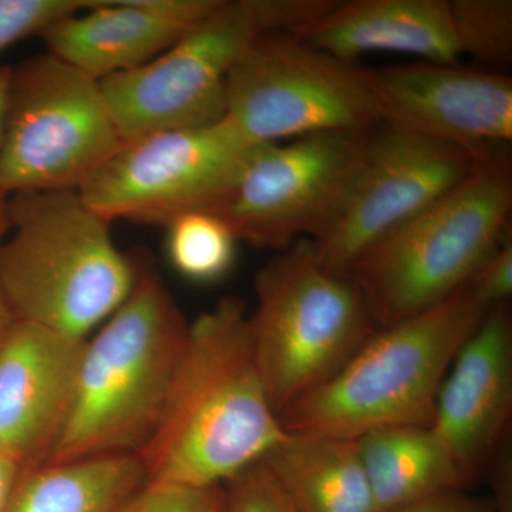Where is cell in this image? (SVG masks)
<instances>
[{
    "instance_id": "obj_1",
    "label": "cell",
    "mask_w": 512,
    "mask_h": 512,
    "mask_svg": "<svg viewBox=\"0 0 512 512\" xmlns=\"http://www.w3.org/2000/svg\"><path fill=\"white\" fill-rule=\"evenodd\" d=\"M284 434L256 363L247 305L221 299L190 323L163 417L138 454L147 483L225 484Z\"/></svg>"
},
{
    "instance_id": "obj_2",
    "label": "cell",
    "mask_w": 512,
    "mask_h": 512,
    "mask_svg": "<svg viewBox=\"0 0 512 512\" xmlns=\"http://www.w3.org/2000/svg\"><path fill=\"white\" fill-rule=\"evenodd\" d=\"M188 330L160 276L138 266L126 301L84 342L72 412L49 463L138 456L163 417Z\"/></svg>"
},
{
    "instance_id": "obj_3",
    "label": "cell",
    "mask_w": 512,
    "mask_h": 512,
    "mask_svg": "<svg viewBox=\"0 0 512 512\" xmlns=\"http://www.w3.org/2000/svg\"><path fill=\"white\" fill-rule=\"evenodd\" d=\"M0 295L13 318L86 340L126 301L138 266L77 191L8 197Z\"/></svg>"
},
{
    "instance_id": "obj_4",
    "label": "cell",
    "mask_w": 512,
    "mask_h": 512,
    "mask_svg": "<svg viewBox=\"0 0 512 512\" xmlns=\"http://www.w3.org/2000/svg\"><path fill=\"white\" fill-rule=\"evenodd\" d=\"M488 309L466 285L439 305L380 328L332 379L279 414L282 427L357 440L389 427L431 426L441 383Z\"/></svg>"
},
{
    "instance_id": "obj_5",
    "label": "cell",
    "mask_w": 512,
    "mask_h": 512,
    "mask_svg": "<svg viewBox=\"0 0 512 512\" xmlns=\"http://www.w3.org/2000/svg\"><path fill=\"white\" fill-rule=\"evenodd\" d=\"M511 210V156L494 147L456 187L366 248L346 276L386 328L463 289L511 231Z\"/></svg>"
},
{
    "instance_id": "obj_6",
    "label": "cell",
    "mask_w": 512,
    "mask_h": 512,
    "mask_svg": "<svg viewBox=\"0 0 512 512\" xmlns=\"http://www.w3.org/2000/svg\"><path fill=\"white\" fill-rule=\"evenodd\" d=\"M335 2L221 0L156 59L100 80L124 143L224 119L229 73L256 37L292 32L319 18Z\"/></svg>"
},
{
    "instance_id": "obj_7",
    "label": "cell",
    "mask_w": 512,
    "mask_h": 512,
    "mask_svg": "<svg viewBox=\"0 0 512 512\" xmlns=\"http://www.w3.org/2000/svg\"><path fill=\"white\" fill-rule=\"evenodd\" d=\"M254 286L252 345L279 417L332 379L380 328L360 289L323 268L309 239L262 266Z\"/></svg>"
},
{
    "instance_id": "obj_8",
    "label": "cell",
    "mask_w": 512,
    "mask_h": 512,
    "mask_svg": "<svg viewBox=\"0 0 512 512\" xmlns=\"http://www.w3.org/2000/svg\"><path fill=\"white\" fill-rule=\"evenodd\" d=\"M123 144L99 80L50 53L12 67L0 195L79 191Z\"/></svg>"
},
{
    "instance_id": "obj_9",
    "label": "cell",
    "mask_w": 512,
    "mask_h": 512,
    "mask_svg": "<svg viewBox=\"0 0 512 512\" xmlns=\"http://www.w3.org/2000/svg\"><path fill=\"white\" fill-rule=\"evenodd\" d=\"M225 117L255 144L382 126L366 67L285 32L256 37L239 57Z\"/></svg>"
},
{
    "instance_id": "obj_10",
    "label": "cell",
    "mask_w": 512,
    "mask_h": 512,
    "mask_svg": "<svg viewBox=\"0 0 512 512\" xmlns=\"http://www.w3.org/2000/svg\"><path fill=\"white\" fill-rule=\"evenodd\" d=\"M370 133H322L259 144L227 200L211 214L238 241L284 251L319 241L338 222L363 161Z\"/></svg>"
},
{
    "instance_id": "obj_11",
    "label": "cell",
    "mask_w": 512,
    "mask_h": 512,
    "mask_svg": "<svg viewBox=\"0 0 512 512\" xmlns=\"http://www.w3.org/2000/svg\"><path fill=\"white\" fill-rule=\"evenodd\" d=\"M256 146L227 117L150 134L124 143L77 192L110 224L167 227L181 215L217 210Z\"/></svg>"
},
{
    "instance_id": "obj_12",
    "label": "cell",
    "mask_w": 512,
    "mask_h": 512,
    "mask_svg": "<svg viewBox=\"0 0 512 512\" xmlns=\"http://www.w3.org/2000/svg\"><path fill=\"white\" fill-rule=\"evenodd\" d=\"M488 150L377 127L338 222L312 242L320 265L346 276L366 248L461 183Z\"/></svg>"
},
{
    "instance_id": "obj_13",
    "label": "cell",
    "mask_w": 512,
    "mask_h": 512,
    "mask_svg": "<svg viewBox=\"0 0 512 512\" xmlns=\"http://www.w3.org/2000/svg\"><path fill=\"white\" fill-rule=\"evenodd\" d=\"M367 79L384 126L473 150L511 143L507 74L419 60L367 69Z\"/></svg>"
},
{
    "instance_id": "obj_14",
    "label": "cell",
    "mask_w": 512,
    "mask_h": 512,
    "mask_svg": "<svg viewBox=\"0 0 512 512\" xmlns=\"http://www.w3.org/2000/svg\"><path fill=\"white\" fill-rule=\"evenodd\" d=\"M86 340L15 319L0 340V454L49 463L72 412Z\"/></svg>"
},
{
    "instance_id": "obj_15",
    "label": "cell",
    "mask_w": 512,
    "mask_h": 512,
    "mask_svg": "<svg viewBox=\"0 0 512 512\" xmlns=\"http://www.w3.org/2000/svg\"><path fill=\"white\" fill-rule=\"evenodd\" d=\"M512 318L507 303L487 315L454 357L437 394L431 429L471 485L510 440Z\"/></svg>"
},
{
    "instance_id": "obj_16",
    "label": "cell",
    "mask_w": 512,
    "mask_h": 512,
    "mask_svg": "<svg viewBox=\"0 0 512 512\" xmlns=\"http://www.w3.org/2000/svg\"><path fill=\"white\" fill-rule=\"evenodd\" d=\"M221 0H92L40 35L47 53L103 80L173 46Z\"/></svg>"
},
{
    "instance_id": "obj_17",
    "label": "cell",
    "mask_w": 512,
    "mask_h": 512,
    "mask_svg": "<svg viewBox=\"0 0 512 512\" xmlns=\"http://www.w3.org/2000/svg\"><path fill=\"white\" fill-rule=\"evenodd\" d=\"M289 33L345 62L376 52L450 64L461 56L448 0H336Z\"/></svg>"
},
{
    "instance_id": "obj_18",
    "label": "cell",
    "mask_w": 512,
    "mask_h": 512,
    "mask_svg": "<svg viewBox=\"0 0 512 512\" xmlns=\"http://www.w3.org/2000/svg\"><path fill=\"white\" fill-rule=\"evenodd\" d=\"M261 461L293 512H376L356 440L285 431Z\"/></svg>"
},
{
    "instance_id": "obj_19",
    "label": "cell",
    "mask_w": 512,
    "mask_h": 512,
    "mask_svg": "<svg viewBox=\"0 0 512 512\" xmlns=\"http://www.w3.org/2000/svg\"><path fill=\"white\" fill-rule=\"evenodd\" d=\"M376 512L466 491V478L431 426L389 427L356 440Z\"/></svg>"
},
{
    "instance_id": "obj_20",
    "label": "cell",
    "mask_w": 512,
    "mask_h": 512,
    "mask_svg": "<svg viewBox=\"0 0 512 512\" xmlns=\"http://www.w3.org/2000/svg\"><path fill=\"white\" fill-rule=\"evenodd\" d=\"M147 483L137 454L23 468L3 512H120Z\"/></svg>"
},
{
    "instance_id": "obj_21",
    "label": "cell",
    "mask_w": 512,
    "mask_h": 512,
    "mask_svg": "<svg viewBox=\"0 0 512 512\" xmlns=\"http://www.w3.org/2000/svg\"><path fill=\"white\" fill-rule=\"evenodd\" d=\"M165 228L171 264L184 278L210 284L231 271L238 239L217 215L191 212Z\"/></svg>"
},
{
    "instance_id": "obj_22",
    "label": "cell",
    "mask_w": 512,
    "mask_h": 512,
    "mask_svg": "<svg viewBox=\"0 0 512 512\" xmlns=\"http://www.w3.org/2000/svg\"><path fill=\"white\" fill-rule=\"evenodd\" d=\"M461 56L505 66L512 62L511 0H450Z\"/></svg>"
},
{
    "instance_id": "obj_23",
    "label": "cell",
    "mask_w": 512,
    "mask_h": 512,
    "mask_svg": "<svg viewBox=\"0 0 512 512\" xmlns=\"http://www.w3.org/2000/svg\"><path fill=\"white\" fill-rule=\"evenodd\" d=\"M92 0H0V52L30 36H40L64 16Z\"/></svg>"
},
{
    "instance_id": "obj_24",
    "label": "cell",
    "mask_w": 512,
    "mask_h": 512,
    "mask_svg": "<svg viewBox=\"0 0 512 512\" xmlns=\"http://www.w3.org/2000/svg\"><path fill=\"white\" fill-rule=\"evenodd\" d=\"M224 485L184 487L146 483L120 512H224Z\"/></svg>"
},
{
    "instance_id": "obj_25",
    "label": "cell",
    "mask_w": 512,
    "mask_h": 512,
    "mask_svg": "<svg viewBox=\"0 0 512 512\" xmlns=\"http://www.w3.org/2000/svg\"><path fill=\"white\" fill-rule=\"evenodd\" d=\"M224 485V512H293L262 461L229 478Z\"/></svg>"
},
{
    "instance_id": "obj_26",
    "label": "cell",
    "mask_w": 512,
    "mask_h": 512,
    "mask_svg": "<svg viewBox=\"0 0 512 512\" xmlns=\"http://www.w3.org/2000/svg\"><path fill=\"white\" fill-rule=\"evenodd\" d=\"M467 286L488 308L508 302L512 293L511 231L488 255Z\"/></svg>"
},
{
    "instance_id": "obj_27",
    "label": "cell",
    "mask_w": 512,
    "mask_h": 512,
    "mask_svg": "<svg viewBox=\"0 0 512 512\" xmlns=\"http://www.w3.org/2000/svg\"><path fill=\"white\" fill-rule=\"evenodd\" d=\"M386 512H495L493 503L487 498L473 497L466 491L437 495L429 500L419 501Z\"/></svg>"
},
{
    "instance_id": "obj_28",
    "label": "cell",
    "mask_w": 512,
    "mask_h": 512,
    "mask_svg": "<svg viewBox=\"0 0 512 512\" xmlns=\"http://www.w3.org/2000/svg\"><path fill=\"white\" fill-rule=\"evenodd\" d=\"M487 473H490L491 484H493V498L490 500L494 511L512 512L510 440L500 448L497 456L491 461Z\"/></svg>"
},
{
    "instance_id": "obj_29",
    "label": "cell",
    "mask_w": 512,
    "mask_h": 512,
    "mask_svg": "<svg viewBox=\"0 0 512 512\" xmlns=\"http://www.w3.org/2000/svg\"><path fill=\"white\" fill-rule=\"evenodd\" d=\"M23 468L0 454V512L5 510Z\"/></svg>"
},
{
    "instance_id": "obj_30",
    "label": "cell",
    "mask_w": 512,
    "mask_h": 512,
    "mask_svg": "<svg viewBox=\"0 0 512 512\" xmlns=\"http://www.w3.org/2000/svg\"><path fill=\"white\" fill-rule=\"evenodd\" d=\"M10 73H12V66H0V141H2L3 124H5Z\"/></svg>"
},
{
    "instance_id": "obj_31",
    "label": "cell",
    "mask_w": 512,
    "mask_h": 512,
    "mask_svg": "<svg viewBox=\"0 0 512 512\" xmlns=\"http://www.w3.org/2000/svg\"><path fill=\"white\" fill-rule=\"evenodd\" d=\"M10 228L8 197L0 195V247L3 241L8 237Z\"/></svg>"
},
{
    "instance_id": "obj_32",
    "label": "cell",
    "mask_w": 512,
    "mask_h": 512,
    "mask_svg": "<svg viewBox=\"0 0 512 512\" xmlns=\"http://www.w3.org/2000/svg\"><path fill=\"white\" fill-rule=\"evenodd\" d=\"M13 318L12 312L9 311L8 305L3 301L2 295H0V340L5 336L6 330L12 325Z\"/></svg>"
}]
</instances>
